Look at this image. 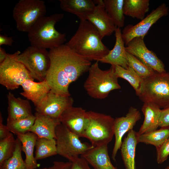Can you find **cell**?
<instances>
[{"instance_id": "5b68a950", "label": "cell", "mask_w": 169, "mask_h": 169, "mask_svg": "<svg viewBox=\"0 0 169 169\" xmlns=\"http://www.w3.org/2000/svg\"><path fill=\"white\" fill-rule=\"evenodd\" d=\"M87 113L88 120L83 137L88 139L94 147L108 145L114 136L115 119L92 110Z\"/></svg>"}, {"instance_id": "2e32d148", "label": "cell", "mask_w": 169, "mask_h": 169, "mask_svg": "<svg viewBox=\"0 0 169 169\" xmlns=\"http://www.w3.org/2000/svg\"><path fill=\"white\" fill-rule=\"evenodd\" d=\"M96 4L93 12L87 17L90 22L99 32L102 39L110 35L117 28L106 11L102 0H94Z\"/></svg>"}, {"instance_id": "ffe728a7", "label": "cell", "mask_w": 169, "mask_h": 169, "mask_svg": "<svg viewBox=\"0 0 169 169\" xmlns=\"http://www.w3.org/2000/svg\"><path fill=\"white\" fill-rule=\"evenodd\" d=\"M21 86L23 91L20 94L31 100L35 106L51 90L50 88L45 79L37 82L33 80L27 79L23 82Z\"/></svg>"}, {"instance_id": "484cf974", "label": "cell", "mask_w": 169, "mask_h": 169, "mask_svg": "<svg viewBox=\"0 0 169 169\" xmlns=\"http://www.w3.org/2000/svg\"><path fill=\"white\" fill-rule=\"evenodd\" d=\"M149 0H124V14L142 20L149 11Z\"/></svg>"}, {"instance_id": "74e56055", "label": "cell", "mask_w": 169, "mask_h": 169, "mask_svg": "<svg viewBox=\"0 0 169 169\" xmlns=\"http://www.w3.org/2000/svg\"><path fill=\"white\" fill-rule=\"evenodd\" d=\"M7 125L3 124L2 115L0 113V140L8 137L11 133Z\"/></svg>"}, {"instance_id": "44dd1931", "label": "cell", "mask_w": 169, "mask_h": 169, "mask_svg": "<svg viewBox=\"0 0 169 169\" xmlns=\"http://www.w3.org/2000/svg\"><path fill=\"white\" fill-rule=\"evenodd\" d=\"M144 118L142 124L137 134L139 135L157 129L161 113V108L151 102H145L141 108Z\"/></svg>"}, {"instance_id": "7402d4cb", "label": "cell", "mask_w": 169, "mask_h": 169, "mask_svg": "<svg viewBox=\"0 0 169 169\" xmlns=\"http://www.w3.org/2000/svg\"><path fill=\"white\" fill-rule=\"evenodd\" d=\"M62 10L77 16L80 20H87L88 16L94 11L96 6L94 0H59Z\"/></svg>"}, {"instance_id": "4316f807", "label": "cell", "mask_w": 169, "mask_h": 169, "mask_svg": "<svg viewBox=\"0 0 169 169\" xmlns=\"http://www.w3.org/2000/svg\"><path fill=\"white\" fill-rule=\"evenodd\" d=\"M169 137V125L161 127L159 129L140 135H137V138L138 143L152 145L156 148L161 145Z\"/></svg>"}, {"instance_id": "277c9868", "label": "cell", "mask_w": 169, "mask_h": 169, "mask_svg": "<svg viewBox=\"0 0 169 169\" xmlns=\"http://www.w3.org/2000/svg\"><path fill=\"white\" fill-rule=\"evenodd\" d=\"M98 62L96 61L90 66L84 87L90 97L101 100L106 98L111 91L120 89L121 86L115 66L111 65L109 69L104 70L99 67Z\"/></svg>"}, {"instance_id": "e575fe53", "label": "cell", "mask_w": 169, "mask_h": 169, "mask_svg": "<svg viewBox=\"0 0 169 169\" xmlns=\"http://www.w3.org/2000/svg\"><path fill=\"white\" fill-rule=\"evenodd\" d=\"M156 150L157 162L158 164H162L167 160L169 156V137Z\"/></svg>"}, {"instance_id": "8fae6325", "label": "cell", "mask_w": 169, "mask_h": 169, "mask_svg": "<svg viewBox=\"0 0 169 169\" xmlns=\"http://www.w3.org/2000/svg\"><path fill=\"white\" fill-rule=\"evenodd\" d=\"M169 9L165 3L161 4L145 18L135 25L129 24L121 32L122 39L126 46L133 39L144 38L151 27L161 17L168 14Z\"/></svg>"}, {"instance_id": "5bb4252c", "label": "cell", "mask_w": 169, "mask_h": 169, "mask_svg": "<svg viewBox=\"0 0 169 169\" xmlns=\"http://www.w3.org/2000/svg\"><path fill=\"white\" fill-rule=\"evenodd\" d=\"M141 118L139 111L136 108L131 106L124 116L115 119L114 136L115 141L112 153V158L115 161L118 150L120 149L124 135L133 128Z\"/></svg>"}, {"instance_id": "60d3db41", "label": "cell", "mask_w": 169, "mask_h": 169, "mask_svg": "<svg viewBox=\"0 0 169 169\" xmlns=\"http://www.w3.org/2000/svg\"><path fill=\"white\" fill-rule=\"evenodd\" d=\"M8 54L5 49L0 46V64L2 63L5 59Z\"/></svg>"}, {"instance_id": "e0dca14e", "label": "cell", "mask_w": 169, "mask_h": 169, "mask_svg": "<svg viewBox=\"0 0 169 169\" xmlns=\"http://www.w3.org/2000/svg\"><path fill=\"white\" fill-rule=\"evenodd\" d=\"M115 42L113 48L108 54L98 61L110 64L111 65L119 66L127 69L129 67L125 43L121 36L120 28L117 27L115 31Z\"/></svg>"}, {"instance_id": "d4e9b609", "label": "cell", "mask_w": 169, "mask_h": 169, "mask_svg": "<svg viewBox=\"0 0 169 169\" xmlns=\"http://www.w3.org/2000/svg\"><path fill=\"white\" fill-rule=\"evenodd\" d=\"M16 136L21 143L22 151L25 154L24 161L27 169H36L39 165L35 159L33 152L38 136L31 132L25 134H18Z\"/></svg>"}, {"instance_id": "1f68e13d", "label": "cell", "mask_w": 169, "mask_h": 169, "mask_svg": "<svg viewBox=\"0 0 169 169\" xmlns=\"http://www.w3.org/2000/svg\"><path fill=\"white\" fill-rule=\"evenodd\" d=\"M16 141V148L13 156L0 165V169H27L22 156L21 143L18 138Z\"/></svg>"}, {"instance_id": "f35d334b", "label": "cell", "mask_w": 169, "mask_h": 169, "mask_svg": "<svg viewBox=\"0 0 169 169\" xmlns=\"http://www.w3.org/2000/svg\"><path fill=\"white\" fill-rule=\"evenodd\" d=\"M72 162L54 161L53 162L54 169H70Z\"/></svg>"}, {"instance_id": "ba28073f", "label": "cell", "mask_w": 169, "mask_h": 169, "mask_svg": "<svg viewBox=\"0 0 169 169\" xmlns=\"http://www.w3.org/2000/svg\"><path fill=\"white\" fill-rule=\"evenodd\" d=\"M20 53L8 54L5 59L0 64V84L8 90L18 89L26 80H34L24 65L18 61L17 57Z\"/></svg>"}, {"instance_id": "7c38bea8", "label": "cell", "mask_w": 169, "mask_h": 169, "mask_svg": "<svg viewBox=\"0 0 169 169\" xmlns=\"http://www.w3.org/2000/svg\"><path fill=\"white\" fill-rule=\"evenodd\" d=\"M73 99L56 94L50 90L36 106L35 110L40 114L59 119L63 113L73 106Z\"/></svg>"}, {"instance_id": "4dcf8cb0", "label": "cell", "mask_w": 169, "mask_h": 169, "mask_svg": "<svg viewBox=\"0 0 169 169\" xmlns=\"http://www.w3.org/2000/svg\"><path fill=\"white\" fill-rule=\"evenodd\" d=\"M35 120V116L33 115L17 119L7 118L6 125L10 132L16 135L18 134H25L29 131Z\"/></svg>"}, {"instance_id": "7a4b0ae2", "label": "cell", "mask_w": 169, "mask_h": 169, "mask_svg": "<svg viewBox=\"0 0 169 169\" xmlns=\"http://www.w3.org/2000/svg\"><path fill=\"white\" fill-rule=\"evenodd\" d=\"M80 20L76 32L65 44L86 59L98 61L110 50L103 43L100 34L90 22L87 20Z\"/></svg>"}, {"instance_id": "d590c367", "label": "cell", "mask_w": 169, "mask_h": 169, "mask_svg": "<svg viewBox=\"0 0 169 169\" xmlns=\"http://www.w3.org/2000/svg\"><path fill=\"white\" fill-rule=\"evenodd\" d=\"M71 162L70 169H92L87 161L81 156L75 158Z\"/></svg>"}, {"instance_id": "8d00e7d4", "label": "cell", "mask_w": 169, "mask_h": 169, "mask_svg": "<svg viewBox=\"0 0 169 169\" xmlns=\"http://www.w3.org/2000/svg\"><path fill=\"white\" fill-rule=\"evenodd\" d=\"M169 125V106L161 109L159 127Z\"/></svg>"}, {"instance_id": "b9f144b4", "label": "cell", "mask_w": 169, "mask_h": 169, "mask_svg": "<svg viewBox=\"0 0 169 169\" xmlns=\"http://www.w3.org/2000/svg\"><path fill=\"white\" fill-rule=\"evenodd\" d=\"M40 169H54V166L53 165L52 166L49 167L43 168Z\"/></svg>"}, {"instance_id": "52a82bcc", "label": "cell", "mask_w": 169, "mask_h": 169, "mask_svg": "<svg viewBox=\"0 0 169 169\" xmlns=\"http://www.w3.org/2000/svg\"><path fill=\"white\" fill-rule=\"evenodd\" d=\"M45 2L41 0H20L15 4L13 16L19 31L28 33L34 26L45 16Z\"/></svg>"}, {"instance_id": "cb8c5ba5", "label": "cell", "mask_w": 169, "mask_h": 169, "mask_svg": "<svg viewBox=\"0 0 169 169\" xmlns=\"http://www.w3.org/2000/svg\"><path fill=\"white\" fill-rule=\"evenodd\" d=\"M8 100L7 118L17 119L24 118L33 115L31 107L28 100L16 98L9 92Z\"/></svg>"}, {"instance_id": "d6986e66", "label": "cell", "mask_w": 169, "mask_h": 169, "mask_svg": "<svg viewBox=\"0 0 169 169\" xmlns=\"http://www.w3.org/2000/svg\"><path fill=\"white\" fill-rule=\"evenodd\" d=\"M34 122L29 132L36 134L38 138H55V130L60 123L59 119L40 114L37 112L35 115Z\"/></svg>"}, {"instance_id": "83f0119b", "label": "cell", "mask_w": 169, "mask_h": 169, "mask_svg": "<svg viewBox=\"0 0 169 169\" xmlns=\"http://www.w3.org/2000/svg\"><path fill=\"white\" fill-rule=\"evenodd\" d=\"M124 0H104L105 9L117 28L124 27L125 17L123 12Z\"/></svg>"}, {"instance_id": "7bdbcfd3", "label": "cell", "mask_w": 169, "mask_h": 169, "mask_svg": "<svg viewBox=\"0 0 169 169\" xmlns=\"http://www.w3.org/2000/svg\"><path fill=\"white\" fill-rule=\"evenodd\" d=\"M164 169H169V165L165 167Z\"/></svg>"}, {"instance_id": "30bf717a", "label": "cell", "mask_w": 169, "mask_h": 169, "mask_svg": "<svg viewBox=\"0 0 169 169\" xmlns=\"http://www.w3.org/2000/svg\"><path fill=\"white\" fill-rule=\"evenodd\" d=\"M34 79L39 82L45 79L50 65L49 51L46 49L31 45L17 57Z\"/></svg>"}, {"instance_id": "f1b7e54d", "label": "cell", "mask_w": 169, "mask_h": 169, "mask_svg": "<svg viewBox=\"0 0 169 169\" xmlns=\"http://www.w3.org/2000/svg\"><path fill=\"white\" fill-rule=\"evenodd\" d=\"M35 158L36 160L57 154L55 139L38 138L35 145Z\"/></svg>"}, {"instance_id": "9c48e42d", "label": "cell", "mask_w": 169, "mask_h": 169, "mask_svg": "<svg viewBox=\"0 0 169 169\" xmlns=\"http://www.w3.org/2000/svg\"><path fill=\"white\" fill-rule=\"evenodd\" d=\"M55 135L57 154L70 162L94 147L88 143L81 142L79 136L61 123L56 128Z\"/></svg>"}, {"instance_id": "8992f818", "label": "cell", "mask_w": 169, "mask_h": 169, "mask_svg": "<svg viewBox=\"0 0 169 169\" xmlns=\"http://www.w3.org/2000/svg\"><path fill=\"white\" fill-rule=\"evenodd\" d=\"M138 96L144 102L154 103L161 108L169 106V72H156L152 75L143 79Z\"/></svg>"}, {"instance_id": "ac0fdd59", "label": "cell", "mask_w": 169, "mask_h": 169, "mask_svg": "<svg viewBox=\"0 0 169 169\" xmlns=\"http://www.w3.org/2000/svg\"><path fill=\"white\" fill-rule=\"evenodd\" d=\"M81 156L94 169H119L111 162L108 145L94 147Z\"/></svg>"}, {"instance_id": "ab89813d", "label": "cell", "mask_w": 169, "mask_h": 169, "mask_svg": "<svg viewBox=\"0 0 169 169\" xmlns=\"http://www.w3.org/2000/svg\"><path fill=\"white\" fill-rule=\"evenodd\" d=\"M14 40L12 37H8L5 35H0V46L3 45L12 46Z\"/></svg>"}, {"instance_id": "836d02e7", "label": "cell", "mask_w": 169, "mask_h": 169, "mask_svg": "<svg viewBox=\"0 0 169 169\" xmlns=\"http://www.w3.org/2000/svg\"><path fill=\"white\" fill-rule=\"evenodd\" d=\"M16 144V139L12 133L7 137L0 140V165L13 156Z\"/></svg>"}, {"instance_id": "3957f363", "label": "cell", "mask_w": 169, "mask_h": 169, "mask_svg": "<svg viewBox=\"0 0 169 169\" xmlns=\"http://www.w3.org/2000/svg\"><path fill=\"white\" fill-rule=\"evenodd\" d=\"M63 17V13H56L40 19L28 33L31 45L50 49L64 44L66 41L65 33L55 28L56 24Z\"/></svg>"}, {"instance_id": "4fadbf2b", "label": "cell", "mask_w": 169, "mask_h": 169, "mask_svg": "<svg viewBox=\"0 0 169 169\" xmlns=\"http://www.w3.org/2000/svg\"><path fill=\"white\" fill-rule=\"evenodd\" d=\"M125 49L127 52L136 57L155 72H166L162 62L155 53L147 48L142 37L133 39L126 46Z\"/></svg>"}, {"instance_id": "f546056e", "label": "cell", "mask_w": 169, "mask_h": 169, "mask_svg": "<svg viewBox=\"0 0 169 169\" xmlns=\"http://www.w3.org/2000/svg\"><path fill=\"white\" fill-rule=\"evenodd\" d=\"M115 73L118 78L127 80L133 87L138 96L141 91L143 79L129 66L127 69L119 66H115Z\"/></svg>"}, {"instance_id": "9a60e30c", "label": "cell", "mask_w": 169, "mask_h": 169, "mask_svg": "<svg viewBox=\"0 0 169 169\" xmlns=\"http://www.w3.org/2000/svg\"><path fill=\"white\" fill-rule=\"evenodd\" d=\"M59 120L70 131L79 137H83L88 120L87 111L84 109L72 106L65 110Z\"/></svg>"}, {"instance_id": "6da1fadb", "label": "cell", "mask_w": 169, "mask_h": 169, "mask_svg": "<svg viewBox=\"0 0 169 169\" xmlns=\"http://www.w3.org/2000/svg\"><path fill=\"white\" fill-rule=\"evenodd\" d=\"M50 65L45 80L51 90L70 96L69 86L88 71L91 61L78 54L65 44L49 49Z\"/></svg>"}, {"instance_id": "d6a6232c", "label": "cell", "mask_w": 169, "mask_h": 169, "mask_svg": "<svg viewBox=\"0 0 169 169\" xmlns=\"http://www.w3.org/2000/svg\"><path fill=\"white\" fill-rule=\"evenodd\" d=\"M129 66L142 79H145L153 75L155 71L146 65L138 58L126 51Z\"/></svg>"}, {"instance_id": "603a6c76", "label": "cell", "mask_w": 169, "mask_h": 169, "mask_svg": "<svg viewBox=\"0 0 169 169\" xmlns=\"http://www.w3.org/2000/svg\"><path fill=\"white\" fill-rule=\"evenodd\" d=\"M137 137V132L132 129L128 132L122 141L120 149L125 169H136V151L138 143Z\"/></svg>"}]
</instances>
